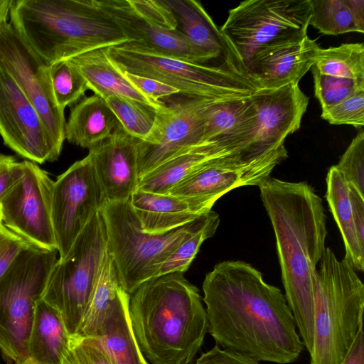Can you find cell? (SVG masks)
Masks as SVG:
<instances>
[{"instance_id": "6da1fadb", "label": "cell", "mask_w": 364, "mask_h": 364, "mask_svg": "<svg viewBox=\"0 0 364 364\" xmlns=\"http://www.w3.org/2000/svg\"><path fill=\"white\" fill-rule=\"evenodd\" d=\"M216 344L258 362L290 364L304 348L282 291L244 261L218 263L203 283Z\"/></svg>"}, {"instance_id": "7a4b0ae2", "label": "cell", "mask_w": 364, "mask_h": 364, "mask_svg": "<svg viewBox=\"0 0 364 364\" xmlns=\"http://www.w3.org/2000/svg\"><path fill=\"white\" fill-rule=\"evenodd\" d=\"M259 188L275 235L284 296L309 353L316 266L326 248V215L322 199L306 182L269 177Z\"/></svg>"}, {"instance_id": "3957f363", "label": "cell", "mask_w": 364, "mask_h": 364, "mask_svg": "<svg viewBox=\"0 0 364 364\" xmlns=\"http://www.w3.org/2000/svg\"><path fill=\"white\" fill-rule=\"evenodd\" d=\"M138 346L152 364H190L208 330L198 289L181 272L142 283L129 301Z\"/></svg>"}, {"instance_id": "277c9868", "label": "cell", "mask_w": 364, "mask_h": 364, "mask_svg": "<svg viewBox=\"0 0 364 364\" xmlns=\"http://www.w3.org/2000/svg\"><path fill=\"white\" fill-rule=\"evenodd\" d=\"M11 23L50 65L128 42L96 0H12Z\"/></svg>"}, {"instance_id": "5b68a950", "label": "cell", "mask_w": 364, "mask_h": 364, "mask_svg": "<svg viewBox=\"0 0 364 364\" xmlns=\"http://www.w3.org/2000/svg\"><path fill=\"white\" fill-rule=\"evenodd\" d=\"M364 284L352 264L326 247L314 284L311 364H342L363 328Z\"/></svg>"}, {"instance_id": "8992f818", "label": "cell", "mask_w": 364, "mask_h": 364, "mask_svg": "<svg viewBox=\"0 0 364 364\" xmlns=\"http://www.w3.org/2000/svg\"><path fill=\"white\" fill-rule=\"evenodd\" d=\"M106 228L107 250L122 287L133 294L159 271L176 247L218 215L210 210L196 220L161 233L144 231L129 200L107 202L100 211Z\"/></svg>"}, {"instance_id": "52a82bcc", "label": "cell", "mask_w": 364, "mask_h": 364, "mask_svg": "<svg viewBox=\"0 0 364 364\" xmlns=\"http://www.w3.org/2000/svg\"><path fill=\"white\" fill-rule=\"evenodd\" d=\"M107 53L119 70L160 81L183 97L223 100L250 96L260 89L237 70L173 58L134 42L108 47Z\"/></svg>"}, {"instance_id": "ba28073f", "label": "cell", "mask_w": 364, "mask_h": 364, "mask_svg": "<svg viewBox=\"0 0 364 364\" xmlns=\"http://www.w3.org/2000/svg\"><path fill=\"white\" fill-rule=\"evenodd\" d=\"M57 253L30 245L0 277V350L8 363L31 364L28 341L33 310Z\"/></svg>"}, {"instance_id": "9c48e42d", "label": "cell", "mask_w": 364, "mask_h": 364, "mask_svg": "<svg viewBox=\"0 0 364 364\" xmlns=\"http://www.w3.org/2000/svg\"><path fill=\"white\" fill-rule=\"evenodd\" d=\"M107 252L105 225L99 212L50 273L41 299L59 312L70 336L79 333Z\"/></svg>"}, {"instance_id": "30bf717a", "label": "cell", "mask_w": 364, "mask_h": 364, "mask_svg": "<svg viewBox=\"0 0 364 364\" xmlns=\"http://www.w3.org/2000/svg\"><path fill=\"white\" fill-rule=\"evenodd\" d=\"M311 14L309 0H247L229 11L220 30L246 68L262 47L307 34Z\"/></svg>"}, {"instance_id": "8fae6325", "label": "cell", "mask_w": 364, "mask_h": 364, "mask_svg": "<svg viewBox=\"0 0 364 364\" xmlns=\"http://www.w3.org/2000/svg\"><path fill=\"white\" fill-rule=\"evenodd\" d=\"M128 41L181 60L213 66L178 30L163 0H96Z\"/></svg>"}, {"instance_id": "7c38bea8", "label": "cell", "mask_w": 364, "mask_h": 364, "mask_svg": "<svg viewBox=\"0 0 364 364\" xmlns=\"http://www.w3.org/2000/svg\"><path fill=\"white\" fill-rule=\"evenodd\" d=\"M0 68L6 70L38 111L57 152L65 139L64 109L55 101L50 65L7 20L0 22Z\"/></svg>"}, {"instance_id": "4fadbf2b", "label": "cell", "mask_w": 364, "mask_h": 364, "mask_svg": "<svg viewBox=\"0 0 364 364\" xmlns=\"http://www.w3.org/2000/svg\"><path fill=\"white\" fill-rule=\"evenodd\" d=\"M107 200L90 156L75 162L53 183L51 215L59 259Z\"/></svg>"}, {"instance_id": "5bb4252c", "label": "cell", "mask_w": 364, "mask_h": 364, "mask_svg": "<svg viewBox=\"0 0 364 364\" xmlns=\"http://www.w3.org/2000/svg\"><path fill=\"white\" fill-rule=\"evenodd\" d=\"M23 173L0 203L1 222L33 246L57 250L51 207L54 181L36 163L23 161Z\"/></svg>"}, {"instance_id": "9a60e30c", "label": "cell", "mask_w": 364, "mask_h": 364, "mask_svg": "<svg viewBox=\"0 0 364 364\" xmlns=\"http://www.w3.org/2000/svg\"><path fill=\"white\" fill-rule=\"evenodd\" d=\"M214 100L183 96L157 112L150 133L137 139L139 179L183 149L203 142L205 111Z\"/></svg>"}, {"instance_id": "2e32d148", "label": "cell", "mask_w": 364, "mask_h": 364, "mask_svg": "<svg viewBox=\"0 0 364 364\" xmlns=\"http://www.w3.org/2000/svg\"><path fill=\"white\" fill-rule=\"evenodd\" d=\"M250 99L256 110V122L238 157L243 164L262 159L284 146L287 136L300 128L309 105V97L294 84L259 89Z\"/></svg>"}, {"instance_id": "e0dca14e", "label": "cell", "mask_w": 364, "mask_h": 364, "mask_svg": "<svg viewBox=\"0 0 364 364\" xmlns=\"http://www.w3.org/2000/svg\"><path fill=\"white\" fill-rule=\"evenodd\" d=\"M0 135L5 145L33 163L53 162L60 156L38 111L1 68Z\"/></svg>"}, {"instance_id": "ac0fdd59", "label": "cell", "mask_w": 364, "mask_h": 364, "mask_svg": "<svg viewBox=\"0 0 364 364\" xmlns=\"http://www.w3.org/2000/svg\"><path fill=\"white\" fill-rule=\"evenodd\" d=\"M320 48L307 34L274 42L257 50L245 68L260 89L298 85L314 65Z\"/></svg>"}, {"instance_id": "d6986e66", "label": "cell", "mask_w": 364, "mask_h": 364, "mask_svg": "<svg viewBox=\"0 0 364 364\" xmlns=\"http://www.w3.org/2000/svg\"><path fill=\"white\" fill-rule=\"evenodd\" d=\"M137 139L119 123L107 139L89 149L107 202H126L139 183Z\"/></svg>"}, {"instance_id": "ffe728a7", "label": "cell", "mask_w": 364, "mask_h": 364, "mask_svg": "<svg viewBox=\"0 0 364 364\" xmlns=\"http://www.w3.org/2000/svg\"><path fill=\"white\" fill-rule=\"evenodd\" d=\"M163 1L172 13L177 30L211 62L216 61L220 66L249 75L233 48L199 1Z\"/></svg>"}, {"instance_id": "44dd1931", "label": "cell", "mask_w": 364, "mask_h": 364, "mask_svg": "<svg viewBox=\"0 0 364 364\" xmlns=\"http://www.w3.org/2000/svg\"><path fill=\"white\" fill-rule=\"evenodd\" d=\"M250 95L214 100L205 111L203 141H216L239 162L256 122Z\"/></svg>"}, {"instance_id": "7402d4cb", "label": "cell", "mask_w": 364, "mask_h": 364, "mask_svg": "<svg viewBox=\"0 0 364 364\" xmlns=\"http://www.w3.org/2000/svg\"><path fill=\"white\" fill-rule=\"evenodd\" d=\"M129 203L141 228L161 233L184 225L210 212V205L196 198L136 190Z\"/></svg>"}, {"instance_id": "603a6c76", "label": "cell", "mask_w": 364, "mask_h": 364, "mask_svg": "<svg viewBox=\"0 0 364 364\" xmlns=\"http://www.w3.org/2000/svg\"><path fill=\"white\" fill-rule=\"evenodd\" d=\"M68 61L83 76L89 90L104 99L110 95L123 97L150 105L158 111L166 107L163 100L154 101L130 84L111 62L107 48L88 51Z\"/></svg>"}, {"instance_id": "cb8c5ba5", "label": "cell", "mask_w": 364, "mask_h": 364, "mask_svg": "<svg viewBox=\"0 0 364 364\" xmlns=\"http://www.w3.org/2000/svg\"><path fill=\"white\" fill-rule=\"evenodd\" d=\"M129 301L130 294L122 287L95 338L112 364H149L132 327Z\"/></svg>"}, {"instance_id": "d4e9b609", "label": "cell", "mask_w": 364, "mask_h": 364, "mask_svg": "<svg viewBox=\"0 0 364 364\" xmlns=\"http://www.w3.org/2000/svg\"><path fill=\"white\" fill-rule=\"evenodd\" d=\"M69 341L59 312L39 298L35 304L28 341L31 364H61Z\"/></svg>"}, {"instance_id": "484cf974", "label": "cell", "mask_w": 364, "mask_h": 364, "mask_svg": "<svg viewBox=\"0 0 364 364\" xmlns=\"http://www.w3.org/2000/svg\"><path fill=\"white\" fill-rule=\"evenodd\" d=\"M230 154L216 141H203L188 147L139 179L136 190L166 194L172 188L207 161Z\"/></svg>"}, {"instance_id": "4316f807", "label": "cell", "mask_w": 364, "mask_h": 364, "mask_svg": "<svg viewBox=\"0 0 364 364\" xmlns=\"http://www.w3.org/2000/svg\"><path fill=\"white\" fill-rule=\"evenodd\" d=\"M119 123L105 99L95 94L72 107L65 124V139L89 149L108 138Z\"/></svg>"}, {"instance_id": "83f0119b", "label": "cell", "mask_w": 364, "mask_h": 364, "mask_svg": "<svg viewBox=\"0 0 364 364\" xmlns=\"http://www.w3.org/2000/svg\"><path fill=\"white\" fill-rule=\"evenodd\" d=\"M326 198L343 240L344 258L355 270L363 272L364 248L358 242L354 226L348 183L336 166H332L327 173Z\"/></svg>"}, {"instance_id": "f1b7e54d", "label": "cell", "mask_w": 364, "mask_h": 364, "mask_svg": "<svg viewBox=\"0 0 364 364\" xmlns=\"http://www.w3.org/2000/svg\"><path fill=\"white\" fill-rule=\"evenodd\" d=\"M121 289L112 257L107 252L100 278L88 301L78 335L85 337H95L97 335Z\"/></svg>"}, {"instance_id": "f546056e", "label": "cell", "mask_w": 364, "mask_h": 364, "mask_svg": "<svg viewBox=\"0 0 364 364\" xmlns=\"http://www.w3.org/2000/svg\"><path fill=\"white\" fill-rule=\"evenodd\" d=\"M311 69L321 74L364 80L363 43H343L320 48Z\"/></svg>"}, {"instance_id": "4dcf8cb0", "label": "cell", "mask_w": 364, "mask_h": 364, "mask_svg": "<svg viewBox=\"0 0 364 364\" xmlns=\"http://www.w3.org/2000/svg\"><path fill=\"white\" fill-rule=\"evenodd\" d=\"M124 129L137 139H143L153 129L159 112L153 107L117 95L105 99Z\"/></svg>"}, {"instance_id": "1f68e13d", "label": "cell", "mask_w": 364, "mask_h": 364, "mask_svg": "<svg viewBox=\"0 0 364 364\" xmlns=\"http://www.w3.org/2000/svg\"><path fill=\"white\" fill-rule=\"evenodd\" d=\"M309 26L325 35L358 32L346 0H309ZM359 33V32H358Z\"/></svg>"}, {"instance_id": "d6a6232c", "label": "cell", "mask_w": 364, "mask_h": 364, "mask_svg": "<svg viewBox=\"0 0 364 364\" xmlns=\"http://www.w3.org/2000/svg\"><path fill=\"white\" fill-rule=\"evenodd\" d=\"M50 72L53 95L62 109L75 104L89 90L83 76L68 60L50 64Z\"/></svg>"}, {"instance_id": "836d02e7", "label": "cell", "mask_w": 364, "mask_h": 364, "mask_svg": "<svg viewBox=\"0 0 364 364\" xmlns=\"http://www.w3.org/2000/svg\"><path fill=\"white\" fill-rule=\"evenodd\" d=\"M219 223L218 215L203 228L183 241L164 262L157 277L172 272H186L203 242L214 235Z\"/></svg>"}, {"instance_id": "e575fe53", "label": "cell", "mask_w": 364, "mask_h": 364, "mask_svg": "<svg viewBox=\"0 0 364 364\" xmlns=\"http://www.w3.org/2000/svg\"><path fill=\"white\" fill-rule=\"evenodd\" d=\"M314 94L320 102L321 110H327L340 103L357 90L364 87V80L321 74L311 69Z\"/></svg>"}, {"instance_id": "d590c367", "label": "cell", "mask_w": 364, "mask_h": 364, "mask_svg": "<svg viewBox=\"0 0 364 364\" xmlns=\"http://www.w3.org/2000/svg\"><path fill=\"white\" fill-rule=\"evenodd\" d=\"M348 183L364 196V132L360 131L353 139L335 165Z\"/></svg>"}, {"instance_id": "8d00e7d4", "label": "cell", "mask_w": 364, "mask_h": 364, "mask_svg": "<svg viewBox=\"0 0 364 364\" xmlns=\"http://www.w3.org/2000/svg\"><path fill=\"white\" fill-rule=\"evenodd\" d=\"M321 118L331 124L364 126V87L331 108L321 112Z\"/></svg>"}, {"instance_id": "74e56055", "label": "cell", "mask_w": 364, "mask_h": 364, "mask_svg": "<svg viewBox=\"0 0 364 364\" xmlns=\"http://www.w3.org/2000/svg\"><path fill=\"white\" fill-rule=\"evenodd\" d=\"M69 349L77 364H112L97 339L80 335L70 336Z\"/></svg>"}, {"instance_id": "f35d334b", "label": "cell", "mask_w": 364, "mask_h": 364, "mask_svg": "<svg viewBox=\"0 0 364 364\" xmlns=\"http://www.w3.org/2000/svg\"><path fill=\"white\" fill-rule=\"evenodd\" d=\"M30 245L31 244L9 229L0 220V277L20 252Z\"/></svg>"}, {"instance_id": "ab89813d", "label": "cell", "mask_w": 364, "mask_h": 364, "mask_svg": "<svg viewBox=\"0 0 364 364\" xmlns=\"http://www.w3.org/2000/svg\"><path fill=\"white\" fill-rule=\"evenodd\" d=\"M120 72L127 81L136 90L154 101L160 102L161 99L169 97L175 95H179V92L177 89L160 81L127 72Z\"/></svg>"}, {"instance_id": "60d3db41", "label": "cell", "mask_w": 364, "mask_h": 364, "mask_svg": "<svg viewBox=\"0 0 364 364\" xmlns=\"http://www.w3.org/2000/svg\"><path fill=\"white\" fill-rule=\"evenodd\" d=\"M23 173L22 162L9 155L0 154V203L17 183Z\"/></svg>"}, {"instance_id": "b9f144b4", "label": "cell", "mask_w": 364, "mask_h": 364, "mask_svg": "<svg viewBox=\"0 0 364 364\" xmlns=\"http://www.w3.org/2000/svg\"><path fill=\"white\" fill-rule=\"evenodd\" d=\"M193 364H259L258 361L237 353L223 349L217 344L202 353Z\"/></svg>"}, {"instance_id": "7bdbcfd3", "label": "cell", "mask_w": 364, "mask_h": 364, "mask_svg": "<svg viewBox=\"0 0 364 364\" xmlns=\"http://www.w3.org/2000/svg\"><path fill=\"white\" fill-rule=\"evenodd\" d=\"M354 226L360 246L364 248V196L348 184Z\"/></svg>"}, {"instance_id": "ee69618b", "label": "cell", "mask_w": 364, "mask_h": 364, "mask_svg": "<svg viewBox=\"0 0 364 364\" xmlns=\"http://www.w3.org/2000/svg\"><path fill=\"white\" fill-rule=\"evenodd\" d=\"M342 364H364L363 328L358 333L354 342Z\"/></svg>"}, {"instance_id": "f6af8a7d", "label": "cell", "mask_w": 364, "mask_h": 364, "mask_svg": "<svg viewBox=\"0 0 364 364\" xmlns=\"http://www.w3.org/2000/svg\"><path fill=\"white\" fill-rule=\"evenodd\" d=\"M350 11L353 20L358 29V32H364V1L363 0H346Z\"/></svg>"}, {"instance_id": "bcb514c9", "label": "cell", "mask_w": 364, "mask_h": 364, "mask_svg": "<svg viewBox=\"0 0 364 364\" xmlns=\"http://www.w3.org/2000/svg\"><path fill=\"white\" fill-rule=\"evenodd\" d=\"M12 0H0V22L7 20Z\"/></svg>"}, {"instance_id": "7dc6e473", "label": "cell", "mask_w": 364, "mask_h": 364, "mask_svg": "<svg viewBox=\"0 0 364 364\" xmlns=\"http://www.w3.org/2000/svg\"><path fill=\"white\" fill-rule=\"evenodd\" d=\"M61 364H77L73 354L69 348L63 358Z\"/></svg>"}, {"instance_id": "c3c4849f", "label": "cell", "mask_w": 364, "mask_h": 364, "mask_svg": "<svg viewBox=\"0 0 364 364\" xmlns=\"http://www.w3.org/2000/svg\"><path fill=\"white\" fill-rule=\"evenodd\" d=\"M0 220H1V216H0Z\"/></svg>"}]
</instances>
